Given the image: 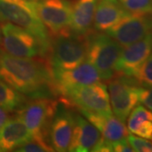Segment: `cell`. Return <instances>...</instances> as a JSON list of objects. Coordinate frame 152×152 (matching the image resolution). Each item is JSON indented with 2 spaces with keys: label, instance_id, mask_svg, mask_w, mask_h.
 Segmentation results:
<instances>
[{
  "label": "cell",
  "instance_id": "28",
  "mask_svg": "<svg viewBox=\"0 0 152 152\" xmlns=\"http://www.w3.org/2000/svg\"><path fill=\"white\" fill-rule=\"evenodd\" d=\"M1 41H2V31H1V26H0V44H1Z\"/></svg>",
  "mask_w": 152,
  "mask_h": 152
},
{
  "label": "cell",
  "instance_id": "22",
  "mask_svg": "<svg viewBox=\"0 0 152 152\" xmlns=\"http://www.w3.org/2000/svg\"><path fill=\"white\" fill-rule=\"evenodd\" d=\"M127 11L132 14L149 15L152 10V0H118Z\"/></svg>",
  "mask_w": 152,
  "mask_h": 152
},
{
  "label": "cell",
  "instance_id": "17",
  "mask_svg": "<svg viewBox=\"0 0 152 152\" xmlns=\"http://www.w3.org/2000/svg\"><path fill=\"white\" fill-rule=\"evenodd\" d=\"M99 0H76L72 5L69 30L78 36L87 35L93 20Z\"/></svg>",
  "mask_w": 152,
  "mask_h": 152
},
{
  "label": "cell",
  "instance_id": "3",
  "mask_svg": "<svg viewBox=\"0 0 152 152\" xmlns=\"http://www.w3.org/2000/svg\"><path fill=\"white\" fill-rule=\"evenodd\" d=\"M58 104L54 98H35L17 111L16 115L26 124L32 140L51 146L49 130Z\"/></svg>",
  "mask_w": 152,
  "mask_h": 152
},
{
  "label": "cell",
  "instance_id": "30",
  "mask_svg": "<svg viewBox=\"0 0 152 152\" xmlns=\"http://www.w3.org/2000/svg\"><path fill=\"white\" fill-rule=\"evenodd\" d=\"M29 1H38V0H29Z\"/></svg>",
  "mask_w": 152,
  "mask_h": 152
},
{
  "label": "cell",
  "instance_id": "18",
  "mask_svg": "<svg viewBox=\"0 0 152 152\" xmlns=\"http://www.w3.org/2000/svg\"><path fill=\"white\" fill-rule=\"evenodd\" d=\"M129 13L118 0H99L96 10L93 27L96 31L108 30Z\"/></svg>",
  "mask_w": 152,
  "mask_h": 152
},
{
  "label": "cell",
  "instance_id": "29",
  "mask_svg": "<svg viewBox=\"0 0 152 152\" xmlns=\"http://www.w3.org/2000/svg\"><path fill=\"white\" fill-rule=\"evenodd\" d=\"M149 16H150V18H151V20L152 21V10L150 12V14H149Z\"/></svg>",
  "mask_w": 152,
  "mask_h": 152
},
{
  "label": "cell",
  "instance_id": "1",
  "mask_svg": "<svg viewBox=\"0 0 152 152\" xmlns=\"http://www.w3.org/2000/svg\"><path fill=\"white\" fill-rule=\"evenodd\" d=\"M0 79L29 99L57 96L49 64L9 54L0 48Z\"/></svg>",
  "mask_w": 152,
  "mask_h": 152
},
{
  "label": "cell",
  "instance_id": "6",
  "mask_svg": "<svg viewBox=\"0 0 152 152\" xmlns=\"http://www.w3.org/2000/svg\"><path fill=\"white\" fill-rule=\"evenodd\" d=\"M2 41L0 46L9 54L26 58L48 56L49 48L29 31L10 22L1 26Z\"/></svg>",
  "mask_w": 152,
  "mask_h": 152
},
{
  "label": "cell",
  "instance_id": "7",
  "mask_svg": "<svg viewBox=\"0 0 152 152\" xmlns=\"http://www.w3.org/2000/svg\"><path fill=\"white\" fill-rule=\"evenodd\" d=\"M60 101L75 108L104 115L113 114L107 88L101 81L71 90L62 96Z\"/></svg>",
  "mask_w": 152,
  "mask_h": 152
},
{
  "label": "cell",
  "instance_id": "14",
  "mask_svg": "<svg viewBox=\"0 0 152 152\" xmlns=\"http://www.w3.org/2000/svg\"><path fill=\"white\" fill-rule=\"evenodd\" d=\"M102 139L100 131L81 114L75 115V124L69 151L70 152L92 151Z\"/></svg>",
  "mask_w": 152,
  "mask_h": 152
},
{
  "label": "cell",
  "instance_id": "20",
  "mask_svg": "<svg viewBox=\"0 0 152 152\" xmlns=\"http://www.w3.org/2000/svg\"><path fill=\"white\" fill-rule=\"evenodd\" d=\"M29 101V98L0 79V107L10 113L17 112Z\"/></svg>",
  "mask_w": 152,
  "mask_h": 152
},
{
  "label": "cell",
  "instance_id": "9",
  "mask_svg": "<svg viewBox=\"0 0 152 152\" xmlns=\"http://www.w3.org/2000/svg\"><path fill=\"white\" fill-rule=\"evenodd\" d=\"M38 16L53 37L70 32L72 4L69 0L33 1Z\"/></svg>",
  "mask_w": 152,
  "mask_h": 152
},
{
  "label": "cell",
  "instance_id": "24",
  "mask_svg": "<svg viewBox=\"0 0 152 152\" xmlns=\"http://www.w3.org/2000/svg\"><path fill=\"white\" fill-rule=\"evenodd\" d=\"M15 151L17 152H48L54 151L52 146L41 144L39 142L31 140L18 147Z\"/></svg>",
  "mask_w": 152,
  "mask_h": 152
},
{
  "label": "cell",
  "instance_id": "23",
  "mask_svg": "<svg viewBox=\"0 0 152 152\" xmlns=\"http://www.w3.org/2000/svg\"><path fill=\"white\" fill-rule=\"evenodd\" d=\"M127 140L134 151L137 152H152V142L142 137H136L129 134Z\"/></svg>",
  "mask_w": 152,
  "mask_h": 152
},
{
  "label": "cell",
  "instance_id": "5",
  "mask_svg": "<svg viewBox=\"0 0 152 152\" xmlns=\"http://www.w3.org/2000/svg\"><path fill=\"white\" fill-rule=\"evenodd\" d=\"M48 55L52 70L74 69L86 59V38L71 31L55 36L50 42Z\"/></svg>",
  "mask_w": 152,
  "mask_h": 152
},
{
  "label": "cell",
  "instance_id": "25",
  "mask_svg": "<svg viewBox=\"0 0 152 152\" xmlns=\"http://www.w3.org/2000/svg\"><path fill=\"white\" fill-rule=\"evenodd\" d=\"M139 102L143 104L146 108L152 111V86L138 88Z\"/></svg>",
  "mask_w": 152,
  "mask_h": 152
},
{
  "label": "cell",
  "instance_id": "21",
  "mask_svg": "<svg viewBox=\"0 0 152 152\" xmlns=\"http://www.w3.org/2000/svg\"><path fill=\"white\" fill-rule=\"evenodd\" d=\"M134 79L140 86H152V53L138 69Z\"/></svg>",
  "mask_w": 152,
  "mask_h": 152
},
{
  "label": "cell",
  "instance_id": "8",
  "mask_svg": "<svg viewBox=\"0 0 152 152\" xmlns=\"http://www.w3.org/2000/svg\"><path fill=\"white\" fill-rule=\"evenodd\" d=\"M139 84L132 77L119 75L110 80L107 91L112 112L124 123L139 102Z\"/></svg>",
  "mask_w": 152,
  "mask_h": 152
},
{
  "label": "cell",
  "instance_id": "11",
  "mask_svg": "<svg viewBox=\"0 0 152 152\" xmlns=\"http://www.w3.org/2000/svg\"><path fill=\"white\" fill-rule=\"evenodd\" d=\"M52 72L56 92L61 96L71 90L101 81L96 69L87 60L74 69Z\"/></svg>",
  "mask_w": 152,
  "mask_h": 152
},
{
  "label": "cell",
  "instance_id": "12",
  "mask_svg": "<svg viewBox=\"0 0 152 152\" xmlns=\"http://www.w3.org/2000/svg\"><path fill=\"white\" fill-rule=\"evenodd\" d=\"M61 102V101H60ZM75 113L72 107L64 102H58L49 130V143L53 151H69L75 124Z\"/></svg>",
  "mask_w": 152,
  "mask_h": 152
},
{
  "label": "cell",
  "instance_id": "19",
  "mask_svg": "<svg viewBox=\"0 0 152 152\" xmlns=\"http://www.w3.org/2000/svg\"><path fill=\"white\" fill-rule=\"evenodd\" d=\"M128 129L132 134L152 140V111L138 105L129 115Z\"/></svg>",
  "mask_w": 152,
  "mask_h": 152
},
{
  "label": "cell",
  "instance_id": "10",
  "mask_svg": "<svg viewBox=\"0 0 152 152\" xmlns=\"http://www.w3.org/2000/svg\"><path fill=\"white\" fill-rule=\"evenodd\" d=\"M152 31V21L149 15L128 13L105 32L122 47L141 40Z\"/></svg>",
  "mask_w": 152,
  "mask_h": 152
},
{
  "label": "cell",
  "instance_id": "15",
  "mask_svg": "<svg viewBox=\"0 0 152 152\" xmlns=\"http://www.w3.org/2000/svg\"><path fill=\"white\" fill-rule=\"evenodd\" d=\"M78 110L81 115L100 131L104 140L111 144L122 139H125L129 134V129L126 128L124 123L113 114L104 115L83 109Z\"/></svg>",
  "mask_w": 152,
  "mask_h": 152
},
{
  "label": "cell",
  "instance_id": "26",
  "mask_svg": "<svg viewBox=\"0 0 152 152\" xmlns=\"http://www.w3.org/2000/svg\"><path fill=\"white\" fill-rule=\"evenodd\" d=\"M112 151L115 152H134V149L132 148L127 138L122 139L120 140L112 143Z\"/></svg>",
  "mask_w": 152,
  "mask_h": 152
},
{
  "label": "cell",
  "instance_id": "13",
  "mask_svg": "<svg viewBox=\"0 0 152 152\" xmlns=\"http://www.w3.org/2000/svg\"><path fill=\"white\" fill-rule=\"evenodd\" d=\"M152 53V31L141 40L126 46L117 61L115 70L121 75L132 77Z\"/></svg>",
  "mask_w": 152,
  "mask_h": 152
},
{
  "label": "cell",
  "instance_id": "16",
  "mask_svg": "<svg viewBox=\"0 0 152 152\" xmlns=\"http://www.w3.org/2000/svg\"><path fill=\"white\" fill-rule=\"evenodd\" d=\"M32 140V136L19 116L12 117L0 128V151H13Z\"/></svg>",
  "mask_w": 152,
  "mask_h": 152
},
{
  "label": "cell",
  "instance_id": "2",
  "mask_svg": "<svg viewBox=\"0 0 152 152\" xmlns=\"http://www.w3.org/2000/svg\"><path fill=\"white\" fill-rule=\"evenodd\" d=\"M86 59L99 73L101 80H110L115 75V67L123 47L107 34L94 32L87 34Z\"/></svg>",
  "mask_w": 152,
  "mask_h": 152
},
{
  "label": "cell",
  "instance_id": "4",
  "mask_svg": "<svg viewBox=\"0 0 152 152\" xmlns=\"http://www.w3.org/2000/svg\"><path fill=\"white\" fill-rule=\"evenodd\" d=\"M0 21L27 30L50 48V35L38 16L33 1L0 0Z\"/></svg>",
  "mask_w": 152,
  "mask_h": 152
},
{
  "label": "cell",
  "instance_id": "27",
  "mask_svg": "<svg viewBox=\"0 0 152 152\" xmlns=\"http://www.w3.org/2000/svg\"><path fill=\"white\" fill-rule=\"evenodd\" d=\"M10 118V112L0 107V128H2L5 124L6 122Z\"/></svg>",
  "mask_w": 152,
  "mask_h": 152
}]
</instances>
